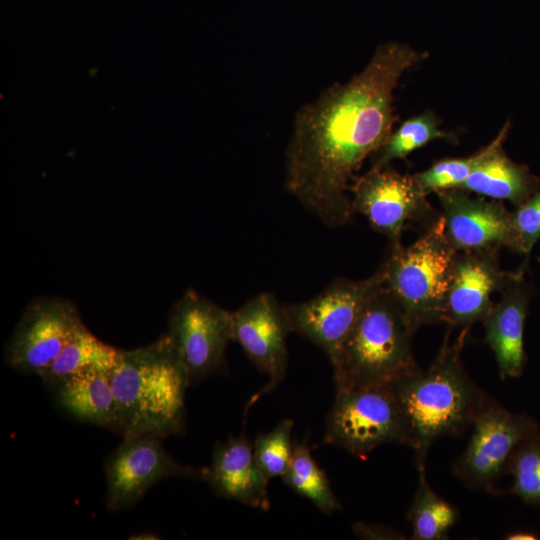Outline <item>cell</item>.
<instances>
[{
  "label": "cell",
  "instance_id": "cell-1",
  "mask_svg": "<svg viewBox=\"0 0 540 540\" xmlns=\"http://www.w3.org/2000/svg\"><path fill=\"white\" fill-rule=\"evenodd\" d=\"M426 56L407 44H381L348 82L331 85L297 112L285 187L325 225L351 220L350 182L392 132L393 93L401 76Z\"/></svg>",
  "mask_w": 540,
  "mask_h": 540
},
{
  "label": "cell",
  "instance_id": "cell-2",
  "mask_svg": "<svg viewBox=\"0 0 540 540\" xmlns=\"http://www.w3.org/2000/svg\"><path fill=\"white\" fill-rule=\"evenodd\" d=\"M469 330L460 329L452 339L453 328L448 326L440 350L428 369L390 385L410 430L418 471L425 470L433 443L464 433L490 398L472 380L461 360Z\"/></svg>",
  "mask_w": 540,
  "mask_h": 540
},
{
  "label": "cell",
  "instance_id": "cell-3",
  "mask_svg": "<svg viewBox=\"0 0 540 540\" xmlns=\"http://www.w3.org/2000/svg\"><path fill=\"white\" fill-rule=\"evenodd\" d=\"M110 380L122 437L162 439L183 431L185 393L191 383L168 333L146 346L120 350Z\"/></svg>",
  "mask_w": 540,
  "mask_h": 540
},
{
  "label": "cell",
  "instance_id": "cell-4",
  "mask_svg": "<svg viewBox=\"0 0 540 540\" xmlns=\"http://www.w3.org/2000/svg\"><path fill=\"white\" fill-rule=\"evenodd\" d=\"M415 331L383 284L330 360L336 389L390 386L419 372L412 352Z\"/></svg>",
  "mask_w": 540,
  "mask_h": 540
},
{
  "label": "cell",
  "instance_id": "cell-5",
  "mask_svg": "<svg viewBox=\"0 0 540 540\" xmlns=\"http://www.w3.org/2000/svg\"><path fill=\"white\" fill-rule=\"evenodd\" d=\"M456 253L445 238L441 215L412 244L389 245L380 265L384 286L415 330L444 322L445 301Z\"/></svg>",
  "mask_w": 540,
  "mask_h": 540
},
{
  "label": "cell",
  "instance_id": "cell-6",
  "mask_svg": "<svg viewBox=\"0 0 540 540\" xmlns=\"http://www.w3.org/2000/svg\"><path fill=\"white\" fill-rule=\"evenodd\" d=\"M323 442L363 457L380 445H412L410 430L391 386L336 389Z\"/></svg>",
  "mask_w": 540,
  "mask_h": 540
},
{
  "label": "cell",
  "instance_id": "cell-7",
  "mask_svg": "<svg viewBox=\"0 0 540 540\" xmlns=\"http://www.w3.org/2000/svg\"><path fill=\"white\" fill-rule=\"evenodd\" d=\"M465 450L453 464V473L466 487L496 493V482L524 441L540 437V423L515 413L490 397L475 417Z\"/></svg>",
  "mask_w": 540,
  "mask_h": 540
},
{
  "label": "cell",
  "instance_id": "cell-8",
  "mask_svg": "<svg viewBox=\"0 0 540 540\" xmlns=\"http://www.w3.org/2000/svg\"><path fill=\"white\" fill-rule=\"evenodd\" d=\"M350 191L353 212L366 217L375 231L387 237L389 245L401 244L410 223L425 229L440 217L415 177L401 174L389 164L355 177Z\"/></svg>",
  "mask_w": 540,
  "mask_h": 540
},
{
  "label": "cell",
  "instance_id": "cell-9",
  "mask_svg": "<svg viewBox=\"0 0 540 540\" xmlns=\"http://www.w3.org/2000/svg\"><path fill=\"white\" fill-rule=\"evenodd\" d=\"M383 284L379 266L368 278H337L309 300L283 304L291 332L310 340L332 360L370 297Z\"/></svg>",
  "mask_w": 540,
  "mask_h": 540
},
{
  "label": "cell",
  "instance_id": "cell-10",
  "mask_svg": "<svg viewBox=\"0 0 540 540\" xmlns=\"http://www.w3.org/2000/svg\"><path fill=\"white\" fill-rule=\"evenodd\" d=\"M167 333L195 384L224 367L234 341L232 312L188 289L170 311Z\"/></svg>",
  "mask_w": 540,
  "mask_h": 540
},
{
  "label": "cell",
  "instance_id": "cell-11",
  "mask_svg": "<svg viewBox=\"0 0 540 540\" xmlns=\"http://www.w3.org/2000/svg\"><path fill=\"white\" fill-rule=\"evenodd\" d=\"M76 306L60 297H38L24 309L7 345L6 364L39 376L84 327Z\"/></svg>",
  "mask_w": 540,
  "mask_h": 540
},
{
  "label": "cell",
  "instance_id": "cell-12",
  "mask_svg": "<svg viewBox=\"0 0 540 540\" xmlns=\"http://www.w3.org/2000/svg\"><path fill=\"white\" fill-rule=\"evenodd\" d=\"M161 439L149 435L123 437L104 463L105 504L110 512L129 509L157 482L168 477L201 479L205 468L177 462Z\"/></svg>",
  "mask_w": 540,
  "mask_h": 540
},
{
  "label": "cell",
  "instance_id": "cell-13",
  "mask_svg": "<svg viewBox=\"0 0 540 540\" xmlns=\"http://www.w3.org/2000/svg\"><path fill=\"white\" fill-rule=\"evenodd\" d=\"M233 334L236 341L255 365L269 378L268 383L254 396L273 391L284 379L288 362L287 337L291 332L283 307L269 292H262L232 312Z\"/></svg>",
  "mask_w": 540,
  "mask_h": 540
},
{
  "label": "cell",
  "instance_id": "cell-14",
  "mask_svg": "<svg viewBox=\"0 0 540 540\" xmlns=\"http://www.w3.org/2000/svg\"><path fill=\"white\" fill-rule=\"evenodd\" d=\"M435 193L445 238L456 252L512 250L511 212L501 202L471 197L460 188Z\"/></svg>",
  "mask_w": 540,
  "mask_h": 540
},
{
  "label": "cell",
  "instance_id": "cell-15",
  "mask_svg": "<svg viewBox=\"0 0 540 540\" xmlns=\"http://www.w3.org/2000/svg\"><path fill=\"white\" fill-rule=\"evenodd\" d=\"M515 271L500 267L498 251L457 252L445 301L444 323L470 329L483 321L493 305L491 296L505 287Z\"/></svg>",
  "mask_w": 540,
  "mask_h": 540
},
{
  "label": "cell",
  "instance_id": "cell-16",
  "mask_svg": "<svg viewBox=\"0 0 540 540\" xmlns=\"http://www.w3.org/2000/svg\"><path fill=\"white\" fill-rule=\"evenodd\" d=\"M525 268L524 264L514 272L482 321L484 339L494 353L501 380L520 377L527 362L524 325L532 290L524 279Z\"/></svg>",
  "mask_w": 540,
  "mask_h": 540
},
{
  "label": "cell",
  "instance_id": "cell-17",
  "mask_svg": "<svg viewBox=\"0 0 540 540\" xmlns=\"http://www.w3.org/2000/svg\"><path fill=\"white\" fill-rule=\"evenodd\" d=\"M203 480L220 497L261 510L270 507L269 479L255 461L253 444L243 435L229 437L215 445Z\"/></svg>",
  "mask_w": 540,
  "mask_h": 540
},
{
  "label": "cell",
  "instance_id": "cell-18",
  "mask_svg": "<svg viewBox=\"0 0 540 540\" xmlns=\"http://www.w3.org/2000/svg\"><path fill=\"white\" fill-rule=\"evenodd\" d=\"M510 126L508 120L493 140L491 151L459 188L517 207L539 190L540 178L527 165L514 162L505 153L503 142Z\"/></svg>",
  "mask_w": 540,
  "mask_h": 540
},
{
  "label": "cell",
  "instance_id": "cell-19",
  "mask_svg": "<svg viewBox=\"0 0 540 540\" xmlns=\"http://www.w3.org/2000/svg\"><path fill=\"white\" fill-rule=\"evenodd\" d=\"M51 389L58 406L67 415L117 433L116 404L109 373L91 371L75 374Z\"/></svg>",
  "mask_w": 540,
  "mask_h": 540
},
{
  "label": "cell",
  "instance_id": "cell-20",
  "mask_svg": "<svg viewBox=\"0 0 540 540\" xmlns=\"http://www.w3.org/2000/svg\"><path fill=\"white\" fill-rule=\"evenodd\" d=\"M119 355V349L104 343L84 326L39 377L51 388L65 378L83 372L111 374Z\"/></svg>",
  "mask_w": 540,
  "mask_h": 540
},
{
  "label": "cell",
  "instance_id": "cell-21",
  "mask_svg": "<svg viewBox=\"0 0 540 540\" xmlns=\"http://www.w3.org/2000/svg\"><path fill=\"white\" fill-rule=\"evenodd\" d=\"M419 483L408 509L411 539L443 540L457 521L456 508L429 485L425 470L418 471Z\"/></svg>",
  "mask_w": 540,
  "mask_h": 540
},
{
  "label": "cell",
  "instance_id": "cell-22",
  "mask_svg": "<svg viewBox=\"0 0 540 540\" xmlns=\"http://www.w3.org/2000/svg\"><path fill=\"white\" fill-rule=\"evenodd\" d=\"M281 479L293 491L310 500L322 513L331 515L341 509L325 472L314 460L305 443L294 446L290 465Z\"/></svg>",
  "mask_w": 540,
  "mask_h": 540
},
{
  "label": "cell",
  "instance_id": "cell-23",
  "mask_svg": "<svg viewBox=\"0 0 540 540\" xmlns=\"http://www.w3.org/2000/svg\"><path fill=\"white\" fill-rule=\"evenodd\" d=\"M435 139L454 140L439 127V119L428 111L404 121L391 132L386 142L373 154L371 168L388 165L394 159H405L411 152Z\"/></svg>",
  "mask_w": 540,
  "mask_h": 540
},
{
  "label": "cell",
  "instance_id": "cell-24",
  "mask_svg": "<svg viewBox=\"0 0 540 540\" xmlns=\"http://www.w3.org/2000/svg\"><path fill=\"white\" fill-rule=\"evenodd\" d=\"M506 473L513 484L503 493L517 496L525 504L540 507V437L521 443L511 455Z\"/></svg>",
  "mask_w": 540,
  "mask_h": 540
},
{
  "label": "cell",
  "instance_id": "cell-25",
  "mask_svg": "<svg viewBox=\"0 0 540 540\" xmlns=\"http://www.w3.org/2000/svg\"><path fill=\"white\" fill-rule=\"evenodd\" d=\"M293 427V420L284 419L271 431L259 434L252 443L255 461L268 479L282 477L290 465Z\"/></svg>",
  "mask_w": 540,
  "mask_h": 540
},
{
  "label": "cell",
  "instance_id": "cell-26",
  "mask_svg": "<svg viewBox=\"0 0 540 540\" xmlns=\"http://www.w3.org/2000/svg\"><path fill=\"white\" fill-rule=\"evenodd\" d=\"M493 145L494 141L468 157L439 160L428 169L413 174V176L427 194L459 188L488 155Z\"/></svg>",
  "mask_w": 540,
  "mask_h": 540
},
{
  "label": "cell",
  "instance_id": "cell-27",
  "mask_svg": "<svg viewBox=\"0 0 540 540\" xmlns=\"http://www.w3.org/2000/svg\"><path fill=\"white\" fill-rule=\"evenodd\" d=\"M512 251L529 255L540 239V190L511 212Z\"/></svg>",
  "mask_w": 540,
  "mask_h": 540
},
{
  "label": "cell",
  "instance_id": "cell-28",
  "mask_svg": "<svg viewBox=\"0 0 540 540\" xmlns=\"http://www.w3.org/2000/svg\"><path fill=\"white\" fill-rule=\"evenodd\" d=\"M352 531L361 539H406L400 531L377 524L356 522L352 526Z\"/></svg>",
  "mask_w": 540,
  "mask_h": 540
},
{
  "label": "cell",
  "instance_id": "cell-29",
  "mask_svg": "<svg viewBox=\"0 0 540 540\" xmlns=\"http://www.w3.org/2000/svg\"><path fill=\"white\" fill-rule=\"evenodd\" d=\"M507 540H535L540 539V536L530 530H516L508 533L505 536Z\"/></svg>",
  "mask_w": 540,
  "mask_h": 540
},
{
  "label": "cell",
  "instance_id": "cell-30",
  "mask_svg": "<svg viewBox=\"0 0 540 540\" xmlns=\"http://www.w3.org/2000/svg\"><path fill=\"white\" fill-rule=\"evenodd\" d=\"M539 262H540V258H538Z\"/></svg>",
  "mask_w": 540,
  "mask_h": 540
}]
</instances>
